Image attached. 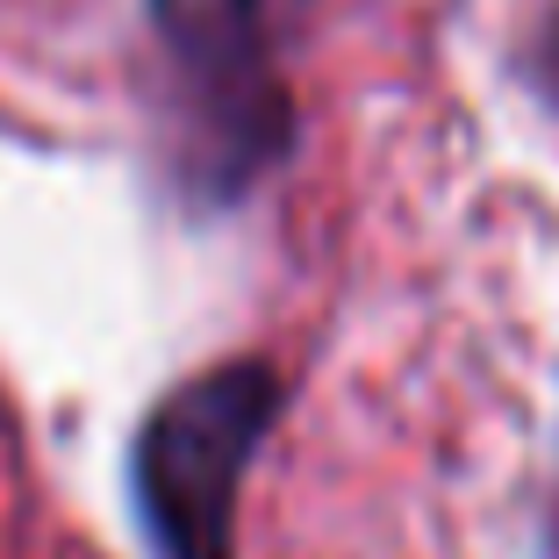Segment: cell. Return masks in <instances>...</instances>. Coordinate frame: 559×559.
<instances>
[{"mask_svg": "<svg viewBox=\"0 0 559 559\" xmlns=\"http://www.w3.org/2000/svg\"><path fill=\"white\" fill-rule=\"evenodd\" d=\"M165 50L173 180L194 209H230L295 151L287 50L316 0H144Z\"/></svg>", "mask_w": 559, "mask_h": 559, "instance_id": "1", "label": "cell"}, {"mask_svg": "<svg viewBox=\"0 0 559 559\" xmlns=\"http://www.w3.org/2000/svg\"><path fill=\"white\" fill-rule=\"evenodd\" d=\"M280 424V373L230 359L180 380L130 444V502L158 559H237V502L265 430Z\"/></svg>", "mask_w": 559, "mask_h": 559, "instance_id": "2", "label": "cell"}, {"mask_svg": "<svg viewBox=\"0 0 559 559\" xmlns=\"http://www.w3.org/2000/svg\"><path fill=\"white\" fill-rule=\"evenodd\" d=\"M552 559H559V510H552Z\"/></svg>", "mask_w": 559, "mask_h": 559, "instance_id": "3", "label": "cell"}]
</instances>
